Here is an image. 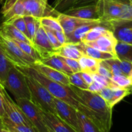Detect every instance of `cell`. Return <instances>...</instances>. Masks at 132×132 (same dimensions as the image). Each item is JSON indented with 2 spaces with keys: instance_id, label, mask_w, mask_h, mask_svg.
Here are the masks:
<instances>
[{
  "instance_id": "cell-22",
  "label": "cell",
  "mask_w": 132,
  "mask_h": 132,
  "mask_svg": "<svg viewBox=\"0 0 132 132\" xmlns=\"http://www.w3.org/2000/svg\"><path fill=\"white\" fill-rule=\"evenodd\" d=\"M78 47L80 48L82 52L84 54V55H87L90 57L94 58V59H98V60H106V59H111V58H115L116 57L114 56L112 54H109V53L104 52L101 50H98L97 48L91 47L90 46L85 45V44L83 43L80 42L76 43Z\"/></svg>"
},
{
  "instance_id": "cell-38",
  "label": "cell",
  "mask_w": 132,
  "mask_h": 132,
  "mask_svg": "<svg viewBox=\"0 0 132 132\" xmlns=\"http://www.w3.org/2000/svg\"><path fill=\"white\" fill-rule=\"evenodd\" d=\"M116 63L120 68V70L122 72L123 74L126 76L129 77V75L132 72V63L128 61L120 60L119 58H115Z\"/></svg>"
},
{
  "instance_id": "cell-28",
  "label": "cell",
  "mask_w": 132,
  "mask_h": 132,
  "mask_svg": "<svg viewBox=\"0 0 132 132\" xmlns=\"http://www.w3.org/2000/svg\"><path fill=\"white\" fill-rule=\"evenodd\" d=\"M13 41H15V42L18 44V46L20 47V48L21 49L25 54H27V55H28L29 56L32 57L34 58L35 60L37 61L38 63H41V57H40V54L38 52L37 50L36 49L35 46H34V45L28 43L23 42V41H18V40H13Z\"/></svg>"
},
{
  "instance_id": "cell-32",
  "label": "cell",
  "mask_w": 132,
  "mask_h": 132,
  "mask_svg": "<svg viewBox=\"0 0 132 132\" xmlns=\"http://www.w3.org/2000/svg\"><path fill=\"white\" fill-rule=\"evenodd\" d=\"M112 88L113 95L112 101L110 103V106L112 108H113L115 104L122 100L125 97L131 94L130 88H121L119 87Z\"/></svg>"
},
{
  "instance_id": "cell-15",
  "label": "cell",
  "mask_w": 132,
  "mask_h": 132,
  "mask_svg": "<svg viewBox=\"0 0 132 132\" xmlns=\"http://www.w3.org/2000/svg\"><path fill=\"white\" fill-rule=\"evenodd\" d=\"M43 120L49 131L51 132H78L58 116L40 109Z\"/></svg>"
},
{
  "instance_id": "cell-9",
  "label": "cell",
  "mask_w": 132,
  "mask_h": 132,
  "mask_svg": "<svg viewBox=\"0 0 132 132\" xmlns=\"http://www.w3.org/2000/svg\"><path fill=\"white\" fill-rule=\"evenodd\" d=\"M25 7V15H32L40 19L43 17H57L60 12L43 0H22Z\"/></svg>"
},
{
  "instance_id": "cell-46",
  "label": "cell",
  "mask_w": 132,
  "mask_h": 132,
  "mask_svg": "<svg viewBox=\"0 0 132 132\" xmlns=\"http://www.w3.org/2000/svg\"><path fill=\"white\" fill-rule=\"evenodd\" d=\"M98 1H99V0H78L72 7H77V6H84V5L95 4L97 3Z\"/></svg>"
},
{
  "instance_id": "cell-56",
  "label": "cell",
  "mask_w": 132,
  "mask_h": 132,
  "mask_svg": "<svg viewBox=\"0 0 132 132\" xmlns=\"http://www.w3.org/2000/svg\"><path fill=\"white\" fill-rule=\"evenodd\" d=\"M48 132H51V131H48Z\"/></svg>"
},
{
  "instance_id": "cell-16",
  "label": "cell",
  "mask_w": 132,
  "mask_h": 132,
  "mask_svg": "<svg viewBox=\"0 0 132 132\" xmlns=\"http://www.w3.org/2000/svg\"><path fill=\"white\" fill-rule=\"evenodd\" d=\"M62 13L81 19H100L99 7L97 3L70 8Z\"/></svg>"
},
{
  "instance_id": "cell-39",
  "label": "cell",
  "mask_w": 132,
  "mask_h": 132,
  "mask_svg": "<svg viewBox=\"0 0 132 132\" xmlns=\"http://www.w3.org/2000/svg\"><path fill=\"white\" fill-rule=\"evenodd\" d=\"M11 23L12 24H13L14 27H16L19 31H21L23 34L25 35V36L29 39L28 31H27V26H26L25 21V19H24V16L19 17V18H16V19L12 21L11 22H10V23Z\"/></svg>"
},
{
  "instance_id": "cell-19",
  "label": "cell",
  "mask_w": 132,
  "mask_h": 132,
  "mask_svg": "<svg viewBox=\"0 0 132 132\" xmlns=\"http://www.w3.org/2000/svg\"><path fill=\"white\" fill-rule=\"evenodd\" d=\"M84 54L78 47L76 43H67L65 45H62L60 48L55 49L53 52V55H59L77 60H78Z\"/></svg>"
},
{
  "instance_id": "cell-10",
  "label": "cell",
  "mask_w": 132,
  "mask_h": 132,
  "mask_svg": "<svg viewBox=\"0 0 132 132\" xmlns=\"http://www.w3.org/2000/svg\"><path fill=\"white\" fill-rule=\"evenodd\" d=\"M54 103L56 107L57 116L73 128L76 131H79L78 110L68 103L59 99L54 97Z\"/></svg>"
},
{
  "instance_id": "cell-20",
  "label": "cell",
  "mask_w": 132,
  "mask_h": 132,
  "mask_svg": "<svg viewBox=\"0 0 132 132\" xmlns=\"http://www.w3.org/2000/svg\"><path fill=\"white\" fill-rule=\"evenodd\" d=\"M0 32L11 39L18 40L34 45L32 41L25 35L23 34L11 23H2V24L0 25Z\"/></svg>"
},
{
  "instance_id": "cell-34",
  "label": "cell",
  "mask_w": 132,
  "mask_h": 132,
  "mask_svg": "<svg viewBox=\"0 0 132 132\" xmlns=\"http://www.w3.org/2000/svg\"><path fill=\"white\" fill-rule=\"evenodd\" d=\"M115 58H111V59L102 60L100 61V64L104 66L107 68L110 72H111L113 76H122L124 75L122 72L120 70L117 63H116Z\"/></svg>"
},
{
  "instance_id": "cell-23",
  "label": "cell",
  "mask_w": 132,
  "mask_h": 132,
  "mask_svg": "<svg viewBox=\"0 0 132 132\" xmlns=\"http://www.w3.org/2000/svg\"><path fill=\"white\" fill-rule=\"evenodd\" d=\"M41 63L54 68L57 70L61 71L67 75L73 73L71 68L67 66V64L59 55H53L47 59H43L41 61Z\"/></svg>"
},
{
  "instance_id": "cell-58",
  "label": "cell",
  "mask_w": 132,
  "mask_h": 132,
  "mask_svg": "<svg viewBox=\"0 0 132 132\" xmlns=\"http://www.w3.org/2000/svg\"><path fill=\"white\" fill-rule=\"evenodd\" d=\"M131 3H132V1H131Z\"/></svg>"
},
{
  "instance_id": "cell-31",
  "label": "cell",
  "mask_w": 132,
  "mask_h": 132,
  "mask_svg": "<svg viewBox=\"0 0 132 132\" xmlns=\"http://www.w3.org/2000/svg\"><path fill=\"white\" fill-rule=\"evenodd\" d=\"M40 23L43 27H47L53 30L63 31L58 18L53 16L43 17L39 19Z\"/></svg>"
},
{
  "instance_id": "cell-17",
  "label": "cell",
  "mask_w": 132,
  "mask_h": 132,
  "mask_svg": "<svg viewBox=\"0 0 132 132\" xmlns=\"http://www.w3.org/2000/svg\"><path fill=\"white\" fill-rule=\"evenodd\" d=\"M57 18L66 36L84 24H89L97 20H100V19H81V18L66 15L63 13H60Z\"/></svg>"
},
{
  "instance_id": "cell-48",
  "label": "cell",
  "mask_w": 132,
  "mask_h": 132,
  "mask_svg": "<svg viewBox=\"0 0 132 132\" xmlns=\"http://www.w3.org/2000/svg\"><path fill=\"white\" fill-rule=\"evenodd\" d=\"M5 117V112L4 110L3 104L2 97H1V92H0V117Z\"/></svg>"
},
{
  "instance_id": "cell-57",
  "label": "cell",
  "mask_w": 132,
  "mask_h": 132,
  "mask_svg": "<svg viewBox=\"0 0 132 132\" xmlns=\"http://www.w3.org/2000/svg\"><path fill=\"white\" fill-rule=\"evenodd\" d=\"M131 1H132V0H131Z\"/></svg>"
},
{
  "instance_id": "cell-55",
  "label": "cell",
  "mask_w": 132,
  "mask_h": 132,
  "mask_svg": "<svg viewBox=\"0 0 132 132\" xmlns=\"http://www.w3.org/2000/svg\"><path fill=\"white\" fill-rule=\"evenodd\" d=\"M131 94H132V88H131Z\"/></svg>"
},
{
  "instance_id": "cell-41",
  "label": "cell",
  "mask_w": 132,
  "mask_h": 132,
  "mask_svg": "<svg viewBox=\"0 0 132 132\" xmlns=\"http://www.w3.org/2000/svg\"><path fill=\"white\" fill-rule=\"evenodd\" d=\"M44 30H45V32H46L47 35V37L49 38V41H50V44L52 45L53 47L54 48V49H57L58 48L62 46V45L60 44V43L58 41V39L56 37L55 34L53 32V30L50 29V28H47V27H43Z\"/></svg>"
},
{
  "instance_id": "cell-21",
  "label": "cell",
  "mask_w": 132,
  "mask_h": 132,
  "mask_svg": "<svg viewBox=\"0 0 132 132\" xmlns=\"http://www.w3.org/2000/svg\"><path fill=\"white\" fill-rule=\"evenodd\" d=\"M103 22L104 21H102L101 20H97L96 21L93 22V23L84 24V25L78 27L76 30H75L73 32L66 36L68 43H77L81 42L82 39L83 38V37L85 36L87 32H89L90 30H91L94 27L100 24Z\"/></svg>"
},
{
  "instance_id": "cell-4",
  "label": "cell",
  "mask_w": 132,
  "mask_h": 132,
  "mask_svg": "<svg viewBox=\"0 0 132 132\" xmlns=\"http://www.w3.org/2000/svg\"><path fill=\"white\" fill-rule=\"evenodd\" d=\"M0 45L5 57L15 67H34L40 63L20 48L18 44L0 32Z\"/></svg>"
},
{
  "instance_id": "cell-30",
  "label": "cell",
  "mask_w": 132,
  "mask_h": 132,
  "mask_svg": "<svg viewBox=\"0 0 132 132\" xmlns=\"http://www.w3.org/2000/svg\"><path fill=\"white\" fill-rule=\"evenodd\" d=\"M12 64L5 57L0 45V82L2 84L5 82L9 70Z\"/></svg>"
},
{
  "instance_id": "cell-11",
  "label": "cell",
  "mask_w": 132,
  "mask_h": 132,
  "mask_svg": "<svg viewBox=\"0 0 132 132\" xmlns=\"http://www.w3.org/2000/svg\"><path fill=\"white\" fill-rule=\"evenodd\" d=\"M3 23H10L19 17L25 16L22 0H5L1 9Z\"/></svg>"
},
{
  "instance_id": "cell-18",
  "label": "cell",
  "mask_w": 132,
  "mask_h": 132,
  "mask_svg": "<svg viewBox=\"0 0 132 132\" xmlns=\"http://www.w3.org/2000/svg\"><path fill=\"white\" fill-rule=\"evenodd\" d=\"M32 68L37 70L38 71L41 72L42 74H43L44 76H45L53 80V81L60 82V83L63 84V85H67V86L71 85L68 75L61 72V71L57 70L54 68L48 67L45 64H41V63L36 64Z\"/></svg>"
},
{
  "instance_id": "cell-29",
  "label": "cell",
  "mask_w": 132,
  "mask_h": 132,
  "mask_svg": "<svg viewBox=\"0 0 132 132\" xmlns=\"http://www.w3.org/2000/svg\"><path fill=\"white\" fill-rule=\"evenodd\" d=\"M3 126L6 128H13L19 132H38L33 128L29 127L22 124H17L12 122L8 117H1Z\"/></svg>"
},
{
  "instance_id": "cell-49",
  "label": "cell",
  "mask_w": 132,
  "mask_h": 132,
  "mask_svg": "<svg viewBox=\"0 0 132 132\" xmlns=\"http://www.w3.org/2000/svg\"><path fill=\"white\" fill-rule=\"evenodd\" d=\"M3 125L1 117H0V132H3Z\"/></svg>"
},
{
  "instance_id": "cell-54",
  "label": "cell",
  "mask_w": 132,
  "mask_h": 132,
  "mask_svg": "<svg viewBox=\"0 0 132 132\" xmlns=\"http://www.w3.org/2000/svg\"><path fill=\"white\" fill-rule=\"evenodd\" d=\"M43 1H45V2H47L48 0H43Z\"/></svg>"
},
{
  "instance_id": "cell-36",
  "label": "cell",
  "mask_w": 132,
  "mask_h": 132,
  "mask_svg": "<svg viewBox=\"0 0 132 132\" xmlns=\"http://www.w3.org/2000/svg\"><path fill=\"white\" fill-rule=\"evenodd\" d=\"M111 80L119 88H132V82L129 77L124 75L122 76H113Z\"/></svg>"
},
{
  "instance_id": "cell-7",
  "label": "cell",
  "mask_w": 132,
  "mask_h": 132,
  "mask_svg": "<svg viewBox=\"0 0 132 132\" xmlns=\"http://www.w3.org/2000/svg\"><path fill=\"white\" fill-rule=\"evenodd\" d=\"M0 92L2 97L3 104L5 112V117H8L12 122L17 124H22L29 127L33 128V125L28 119L25 113L18 105L16 102H14L6 91V88L0 82ZM35 129V128H34Z\"/></svg>"
},
{
  "instance_id": "cell-40",
  "label": "cell",
  "mask_w": 132,
  "mask_h": 132,
  "mask_svg": "<svg viewBox=\"0 0 132 132\" xmlns=\"http://www.w3.org/2000/svg\"><path fill=\"white\" fill-rule=\"evenodd\" d=\"M60 57L64 61L65 63L67 64V66L71 68L73 73L81 72V68H80L78 60L75 59H71V58L65 57Z\"/></svg>"
},
{
  "instance_id": "cell-2",
  "label": "cell",
  "mask_w": 132,
  "mask_h": 132,
  "mask_svg": "<svg viewBox=\"0 0 132 132\" xmlns=\"http://www.w3.org/2000/svg\"><path fill=\"white\" fill-rule=\"evenodd\" d=\"M71 88L82 100L92 113V121L102 132H110L112 125V110L107 102L98 94L83 90L73 85Z\"/></svg>"
},
{
  "instance_id": "cell-1",
  "label": "cell",
  "mask_w": 132,
  "mask_h": 132,
  "mask_svg": "<svg viewBox=\"0 0 132 132\" xmlns=\"http://www.w3.org/2000/svg\"><path fill=\"white\" fill-rule=\"evenodd\" d=\"M16 67L24 75L31 76L32 78L37 80L49 90L54 97L62 100L72 106L75 107L78 111L82 113L92 121L93 117L90 110L84 105L82 100L72 90L71 86L50 79L32 67Z\"/></svg>"
},
{
  "instance_id": "cell-35",
  "label": "cell",
  "mask_w": 132,
  "mask_h": 132,
  "mask_svg": "<svg viewBox=\"0 0 132 132\" xmlns=\"http://www.w3.org/2000/svg\"><path fill=\"white\" fill-rule=\"evenodd\" d=\"M77 1L78 0H55L52 6L58 12L62 13L72 7Z\"/></svg>"
},
{
  "instance_id": "cell-24",
  "label": "cell",
  "mask_w": 132,
  "mask_h": 132,
  "mask_svg": "<svg viewBox=\"0 0 132 132\" xmlns=\"http://www.w3.org/2000/svg\"><path fill=\"white\" fill-rule=\"evenodd\" d=\"M78 61L81 68V72H87L93 75L98 72L101 61L83 55L78 59Z\"/></svg>"
},
{
  "instance_id": "cell-53",
  "label": "cell",
  "mask_w": 132,
  "mask_h": 132,
  "mask_svg": "<svg viewBox=\"0 0 132 132\" xmlns=\"http://www.w3.org/2000/svg\"><path fill=\"white\" fill-rule=\"evenodd\" d=\"M4 1H5V0H0V3H3Z\"/></svg>"
},
{
  "instance_id": "cell-43",
  "label": "cell",
  "mask_w": 132,
  "mask_h": 132,
  "mask_svg": "<svg viewBox=\"0 0 132 132\" xmlns=\"http://www.w3.org/2000/svg\"><path fill=\"white\" fill-rule=\"evenodd\" d=\"M53 32L55 34L56 37L58 39V41L62 45H65V44L67 43L68 41H67V36H66L65 34L64 33L63 31H59V30H53Z\"/></svg>"
},
{
  "instance_id": "cell-59",
  "label": "cell",
  "mask_w": 132,
  "mask_h": 132,
  "mask_svg": "<svg viewBox=\"0 0 132 132\" xmlns=\"http://www.w3.org/2000/svg\"><path fill=\"white\" fill-rule=\"evenodd\" d=\"M131 63H132V62H131Z\"/></svg>"
},
{
  "instance_id": "cell-44",
  "label": "cell",
  "mask_w": 132,
  "mask_h": 132,
  "mask_svg": "<svg viewBox=\"0 0 132 132\" xmlns=\"http://www.w3.org/2000/svg\"><path fill=\"white\" fill-rule=\"evenodd\" d=\"M97 73L101 75L102 76H104V77H107V78L111 79L112 77L113 76V75L111 73V72L107 69L106 67H105L104 66H103L102 64H101L100 63L99 67H98V72H97Z\"/></svg>"
},
{
  "instance_id": "cell-25",
  "label": "cell",
  "mask_w": 132,
  "mask_h": 132,
  "mask_svg": "<svg viewBox=\"0 0 132 132\" xmlns=\"http://www.w3.org/2000/svg\"><path fill=\"white\" fill-rule=\"evenodd\" d=\"M78 120V132H102V130L87 116L80 112H77Z\"/></svg>"
},
{
  "instance_id": "cell-14",
  "label": "cell",
  "mask_w": 132,
  "mask_h": 132,
  "mask_svg": "<svg viewBox=\"0 0 132 132\" xmlns=\"http://www.w3.org/2000/svg\"><path fill=\"white\" fill-rule=\"evenodd\" d=\"M109 24L111 31L118 41L132 45V21H115Z\"/></svg>"
},
{
  "instance_id": "cell-45",
  "label": "cell",
  "mask_w": 132,
  "mask_h": 132,
  "mask_svg": "<svg viewBox=\"0 0 132 132\" xmlns=\"http://www.w3.org/2000/svg\"><path fill=\"white\" fill-rule=\"evenodd\" d=\"M104 86H103L102 85L100 84L99 82H97V81H93L90 85H89L88 86V89L87 90L89 91L93 92H95V93H98L100 90H102Z\"/></svg>"
},
{
  "instance_id": "cell-8",
  "label": "cell",
  "mask_w": 132,
  "mask_h": 132,
  "mask_svg": "<svg viewBox=\"0 0 132 132\" xmlns=\"http://www.w3.org/2000/svg\"><path fill=\"white\" fill-rule=\"evenodd\" d=\"M16 103L20 107L26 117L31 121L35 130L38 132H48L49 130L43 120L40 108L34 104L30 99H17Z\"/></svg>"
},
{
  "instance_id": "cell-12",
  "label": "cell",
  "mask_w": 132,
  "mask_h": 132,
  "mask_svg": "<svg viewBox=\"0 0 132 132\" xmlns=\"http://www.w3.org/2000/svg\"><path fill=\"white\" fill-rule=\"evenodd\" d=\"M117 42L118 41L114 36L112 31L111 30H107L104 34L101 35L94 41L83 43L104 52L109 53L116 57L115 47Z\"/></svg>"
},
{
  "instance_id": "cell-50",
  "label": "cell",
  "mask_w": 132,
  "mask_h": 132,
  "mask_svg": "<svg viewBox=\"0 0 132 132\" xmlns=\"http://www.w3.org/2000/svg\"><path fill=\"white\" fill-rule=\"evenodd\" d=\"M6 129H7V130H9L10 132H19V131H17V130H14V129H13V128H6Z\"/></svg>"
},
{
  "instance_id": "cell-33",
  "label": "cell",
  "mask_w": 132,
  "mask_h": 132,
  "mask_svg": "<svg viewBox=\"0 0 132 132\" xmlns=\"http://www.w3.org/2000/svg\"><path fill=\"white\" fill-rule=\"evenodd\" d=\"M68 77L71 85L76 86L80 89H83V90H87L88 89L89 86L84 82L81 76V72L69 74Z\"/></svg>"
},
{
  "instance_id": "cell-5",
  "label": "cell",
  "mask_w": 132,
  "mask_h": 132,
  "mask_svg": "<svg viewBox=\"0 0 132 132\" xmlns=\"http://www.w3.org/2000/svg\"><path fill=\"white\" fill-rule=\"evenodd\" d=\"M25 76L30 90L31 101L41 110L57 115L54 96L37 80L31 76Z\"/></svg>"
},
{
  "instance_id": "cell-13",
  "label": "cell",
  "mask_w": 132,
  "mask_h": 132,
  "mask_svg": "<svg viewBox=\"0 0 132 132\" xmlns=\"http://www.w3.org/2000/svg\"><path fill=\"white\" fill-rule=\"evenodd\" d=\"M33 43L41 57V61L53 55V52L55 49L50 44L43 27L41 24L36 32Z\"/></svg>"
},
{
  "instance_id": "cell-42",
  "label": "cell",
  "mask_w": 132,
  "mask_h": 132,
  "mask_svg": "<svg viewBox=\"0 0 132 132\" xmlns=\"http://www.w3.org/2000/svg\"><path fill=\"white\" fill-rule=\"evenodd\" d=\"M97 94H99V95H100L106 102H107V104H108L110 106V103H111V101H112L113 95V92L112 88L104 87L101 90H100Z\"/></svg>"
},
{
  "instance_id": "cell-6",
  "label": "cell",
  "mask_w": 132,
  "mask_h": 132,
  "mask_svg": "<svg viewBox=\"0 0 132 132\" xmlns=\"http://www.w3.org/2000/svg\"><path fill=\"white\" fill-rule=\"evenodd\" d=\"M2 85L12 93L16 99L25 98L31 100V94L25 76L15 66L10 67L6 79Z\"/></svg>"
},
{
  "instance_id": "cell-52",
  "label": "cell",
  "mask_w": 132,
  "mask_h": 132,
  "mask_svg": "<svg viewBox=\"0 0 132 132\" xmlns=\"http://www.w3.org/2000/svg\"><path fill=\"white\" fill-rule=\"evenodd\" d=\"M129 78L130 79L131 81V82H132V72H131V74L129 75Z\"/></svg>"
},
{
  "instance_id": "cell-37",
  "label": "cell",
  "mask_w": 132,
  "mask_h": 132,
  "mask_svg": "<svg viewBox=\"0 0 132 132\" xmlns=\"http://www.w3.org/2000/svg\"><path fill=\"white\" fill-rule=\"evenodd\" d=\"M93 77V79L94 81L99 82L100 84L103 85L104 87H109V88H115L118 87L115 82L111 80V79L107 78V77L102 76L98 73H96L92 75Z\"/></svg>"
},
{
  "instance_id": "cell-47",
  "label": "cell",
  "mask_w": 132,
  "mask_h": 132,
  "mask_svg": "<svg viewBox=\"0 0 132 132\" xmlns=\"http://www.w3.org/2000/svg\"><path fill=\"white\" fill-rule=\"evenodd\" d=\"M81 76L82 77L83 79H84V82H85L88 86L90 85L94 81L93 76H92L91 74H90V73H87V72H81Z\"/></svg>"
},
{
  "instance_id": "cell-27",
  "label": "cell",
  "mask_w": 132,
  "mask_h": 132,
  "mask_svg": "<svg viewBox=\"0 0 132 132\" xmlns=\"http://www.w3.org/2000/svg\"><path fill=\"white\" fill-rule=\"evenodd\" d=\"M24 19L25 21L27 31H28V37H29L30 40L33 43L36 32L40 24V21H39V19L32 15H25Z\"/></svg>"
},
{
  "instance_id": "cell-51",
  "label": "cell",
  "mask_w": 132,
  "mask_h": 132,
  "mask_svg": "<svg viewBox=\"0 0 132 132\" xmlns=\"http://www.w3.org/2000/svg\"><path fill=\"white\" fill-rule=\"evenodd\" d=\"M3 132H10L9 131V130H7V129L5 128V126H3Z\"/></svg>"
},
{
  "instance_id": "cell-26",
  "label": "cell",
  "mask_w": 132,
  "mask_h": 132,
  "mask_svg": "<svg viewBox=\"0 0 132 132\" xmlns=\"http://www.w3.org/2000/svg\"><path fill=\"white\" fill-rule=\"evenodd\" d=\"M116 57L132 62V45L118 41L115 47Z\"/></svg>"
},
{
  "instance_id": "cell-3",
  "label": "cell",
  "mask_w": 132,
  "mask_h": 132,
  "mask_svg": "<svg viewBox=\"0 0 132 132\" xmlns=\"http://www.w3.org/2000/svg\"><path fill=\"white\" fill-rule=\"evenodd\" d=\"M102 21L110 23L119 20L132 21V3L131 0H99Z\"/></svg>"
}]
</instances>
